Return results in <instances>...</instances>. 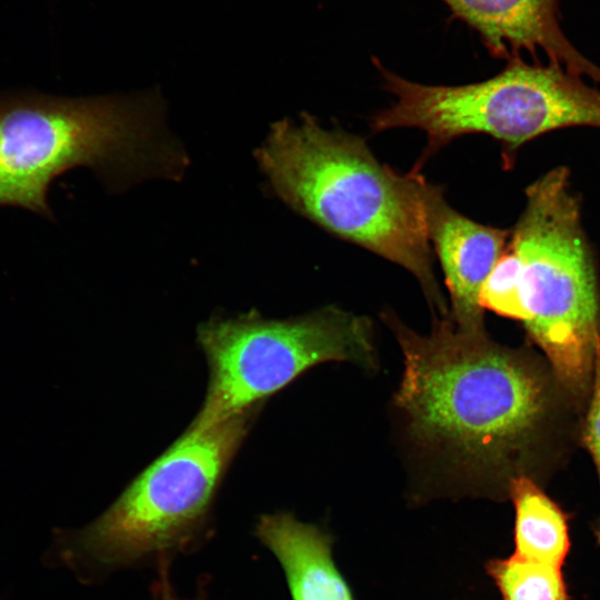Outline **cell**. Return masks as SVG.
Segmentation results:
<instances>
[{"label":"cell","instance_id":"14","mask_svg":"<svg viewBox=\"0 0 600 600\" xmlns=\"http://www.w3.org/2000/svg\"><path fill=\"white\" fill-rule=\"evenodd\" d=\"M160 564V578L156 581L152 588L153 600H190L182 599L173 591L167 576V560L159 561ZM200 600V599H194Z\"/></svg>","mask_w":600,"mask_h":600},{"label":"cell","instance_id":"3","mask_svg":"<svg viewBox=\"0 0 600 600\" xmlns=\"http://www.w3.org/2000/svg\"><path fill=\"white\" fill-rule=\"evenodd\" d=\"M188 164L154 91L0 101V204L50 217L49 184L71 168L89 167L120 191L150 178L180 180Z\"/></svg>","mask_w":600,"mask_h":600},{"label":"cell","instance_id":"11","mask_svg":"<svg viewBox=\"0 0 600 600\" xmlns=\"http://www.w3.org/2000/svg\"><path fill=\"white\" fill-rule=\"evenodd\" d=\"M509 498L514 506V553L562 568L571 546L568 514L527 477L511 482Z\"/></svg>","mask_w":600,"mask_h":600},{"label":"cell","instance_id":"12","mask_svg":"<svg viewBox=\"0 0 600 600\" xmlns=\"http://www.w3.org/2000/svg\"><path fill=\"white\" fill-rule=\"evenodd\" d=\"M502 600H571L562 568L513 553L486 563Z\"/></svg>","mask_w":600,"mask_h":600},{"label":"cell","instance_id":"1","mask_svg":"<svg viewBox=\"0 0 600 600\" xmlns=\"http://www.w3.org/2000/svg\"><path fill=\"white\" fill-rule=\"evenodd\" d=\"M388 320L403 354L396 403L414 442L492 499L509 498L517 478L546 481L584 412L546 358L451 321L419 334Z\"/></svg>","mask_w":600,"mask_h":600},{"label":"cell","instance_id":"6","mask_svg":"<svg viewBox=\"0 0 600 600\" xmlns=\"http://www.w3.org/2000/svg\"><path fill=\"white\" fill-rule=\"evenodd\" d=\"M396 101L371 119L373 131L416 128L428 138L423 159L469 133L500 142L507 163L527 142L571 127L600 129V90L561 67L508 60L498 74L464 86H427L384 69Z\"/></svg>","mask_w":600,"mask_h":600},{"label":"cell","instance_id":"9","mask_svg":"<svg viewBox=\"0 0 600 600\" xmlns=\"http://www.w3.org/2000/svg\"><path fill=\"white\" fill-rule=\"evenodd\" d=\"M474 29L496 58L541 50L549 63L600 84V67L584 57L560 27L561 0H442Z\"/></svg>","mask_w":600,"mask_h":600},{"label":"cell","instance_id":"8","mask_svg":"<svg viewBox=\"0 0 600 600\" xmlns=\"http://www.w3.org/2000/svg\"><path fill=\"white\" fill-rule=\"evenodd\" d=\"M426 207L429 240L446 277L456 326L464 331H484L481 290L506 249L510 231L462 216L430 182Z\"/></svg>","mask_w":600,"mask_h":600},{"label":"cell","instance_id":"5","mask_svg":"<svg viewBox=\"0 0 600 600\" xmlns=\"http://www.w3.org/2000/svg\"><path fill=\"white\" fill-rule=\"evenodd\" d=\"M257 410L188 429L96 520L64 538L66 562L122 568L167 560L197 543L216 494Z\"/></svg>","mask_w":600,"mask_h":600},{"label":"cell","instance_id":"10","mask_svg":"<svg viewBox=\"0 0 600 600\" xmlns=\"http://www.w3.org/2000/svg\"><path fill=\"white\" fill-rule=\"evenodd\" d=\"M254 534L281 564L292 600H354L320 527L277 512L261 516Z\"/></svg>","mask_w":600,"mask_h":600},{"label":"cell","instance_id":"4","mask_svg":"<svg viewBox=\"0 0 600 600\" xmlns=\"http://www.w3.org/2000/svg\"><path fill=\"white\" fill-rule=\"evenodd\" d=\"M500 261L514 281L529 337L584 409L600 342V290L580 199L566 167L527 188Z\"/></svg>","mask_w":600,"mask_h":600},{"label":"cell","instance_id":"2","mask_svg":"<svg viewBox=\"0 0 600 600\" xmlns=\"http://www.w3.org/2000/svg\"><path fill=\"white\" fill-rule=\"evenodd\" d=\"M272 191L321 228L410 271L430 304L447 308L432 268L426 190L418 172L381 163L366 142L308 113L271 126L254 152Z\"/></svg>","mask_w":600,"mask_h":600},{"label":"cell","instance_id":"13","mask_svg":"<svg viewBox=\"0 0 600 600\" xmlns=\"http://www.w3.org/2000/svg\"><path fill=\"white\" fill-rule=\"evenodd\" d=\"M580 439L593 459L600 483V342L597 347L590 396L581 420ZM593 533L600 544V513L593 524Z\"/></svg>","mask_w":600,"mask_h":600},{"label":"cell","instance_id":"7","mask_svg":"<svg viewBox=\"0 0 600 600\" xmlns=\"http://www.w3.org/2000/svg\"><path fill=\"white\" fill-rule=\"evenodd\" d=\"M209 366L204 401L188 429L202 430L261 402L326 361L371 368L373 332L366 317L329 307L288 319L256 312L213 317L198 328Z\"/></svg>","mask_w":600,"mask_h":600}]
</instances>
